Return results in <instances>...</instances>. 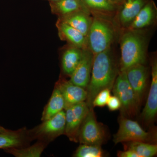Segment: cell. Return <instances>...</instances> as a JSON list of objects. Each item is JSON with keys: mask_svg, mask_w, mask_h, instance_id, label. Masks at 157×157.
I'll return each instance as SVG.
<instances>
[{"mask_svg": "<svg viewBox=\"0 0 157 157\" xmlns=\"http://www.w3.org/2000/svg\"><path fill=\"white\" fill-rule=\"evenodd\" d=\"M117 156L120 157H139V155L135 151L131 149H127L124 151L118 152Z\"/></svg>", "mask_w": 157, "mask_h": 157, "instance_id": "27", "label": "cell"}, {"mask_svg": "<svg viewBox=\"0 0 157 157\" xmlns=\"http://www.w3.org/2000/svg\"><path fill=\"white\" fill-rule=\"evenodd\" d=\"M90 12L79 10L59 19L66 22L87 36L91 24L92 20L89 16Z\"/></svg>", "mask_w": 157, "mask_h": 157, "instance_id": "16", "label": "cell"}, {"mask_svg": "<svg viewBox=\"0 0 157 157\" xmlns=\"http://www.w3.org/2000/svg\"><path fill=\"white\" fill-rule=\"evenodd\" d=\"M87 46L94 55L110 48L114 37V32L108 23L101 18H94L87 36Z\"/></svg>", "mask_w": 157, "mask_h": 157, "instance_id": "3", "label": "cell"}, {"mask_svg": "<svg viewBox=\"0 0 157 157\" xmlns=\"http://www.w3.org/2000/svg\"><path fill=\"white\" fill-rule=\"evenodd\" d=\"M52 14H56L59 17H63L79 10L90 12L82 6L80 0H58L49 2Z\"/></svg>", "mask_w": 157, "mask_h": 157, "instance_id": "18", "label": "cell"}, {"mask_svg": "<svg viewBox=\"0 0 157 157\" xmlns=\"http://www.w3.org/2000/svg\"><path fill=\"white\" fill-rule=\"evenodd\" d=\"M7 131H8V130H7V129L3 128V127L0 126V132H7Z\"/></svg>", "mask_w": 157, "mask_h": 157, "instance_id": "29", "label": "cell"}, {"mask_svg": "<svg viewBox=\"0 0 157 157\" xmlns=\"http://www.w3.org/2000/svg\"><path fill=\"white\" fill-rule=\"evenodd\" d=\"M94 57V54L89 49H82L80 62L70 76L71 82L86 89L90 78Z\"/></svg>", "mask_w": 157, "mask_h": 157, "instance_id": "9", "label": "cell"}, {"mask_svg": "<svg viewBox=\"0 0 157 157\" xmlns=\"http://www.w3.org/2000/svg\"><path fill=\"white\" fill-rule=\"evenodd\" d=\"M149 0H125L119 14L120 22L124 26H129L141 9Z\"/></svg>", "mask_w": 157, "mask_h": 157, "instance_id": "15", "label": "cell"}, {"mask_svg": "<svg viewBox=\"0 0 157 157\" xmlns=\"http://www.w3.org/2000/svg\"><path fill=\"white\" fill-rule=\"evenodd\" d=\"M105 137L104 129L97 121L93 108H90L79 129L78 142L81 144L101 146Z\"/></svg>", "mask_w": 157, "mask_h": 157, "instance_id": "7", "label": "cell"}, {"mask_svg": "<svg viewBox=\"0 0 157 157\" xmlns=\"http://www.w3.org/2000/svg\"><path fill=\"white\" fill-rule=\"evenodd\" d=\"M110 96V90L109 89H105L101 91L94 99L93 107H103L106 106Z\"/></svg>", "mask_w": 157, "mask_h": 157, "instance_id": "25", "label": "cell"}, {"mask_svg": "<svg viewBox=\"0 0 157 157\" xmlns=\"http://www.w3.org/2000/svg\"><path fill=\"white\" fill-rule=\"evenodd\" d=\"M56 27L61 39L67 41L72 46L84 49L87 46V37L66 22L59 19Z\"/></svg>", "mask_w": 157, "mask_h": 157, "instance_id": "14", "label": "cell"}, {"mask_svg": "<svg viewBox=\"0 0 157 157\" xmlns=\"http://www.w3.org/2000/svg\"><path fill=\"white\" fill-rule=\"evenodd\" d=\"M48 1L49 2H56V1H58V0H46Z\"/></svg>", "mask_w": 157, "mask_h": 157, "instance_id": "30", "label": "cell"}, {"mask_svg": "<svg viewBox=\"0 0 157 157\" xmlns=\"http://www.w3.org/2000/svg\"><path fill=\"white\" fill-rule=\"evenodd\" d=\"M82 6L88 11L109 14L117 10V6L109 0H80Z\"/></svg>", "mask_w": 157, "mask_h": 157, "instance_id": "22", "label": "cell"}, {"mask_svg": "<svg viewBox=\"0 0 157 157\" xmlns=\"http://www.w3.org/2000/svg\"><path fill=\"white\" fill-rule=\"evenodd\" d=\"M125 71L139 105L146 87L147 70L144 64H139L130 67Z\"/></svg>", "mask_w": 157, "mask_h": 157, "instance_id": "11", "label": "cell"}, {"mask_svg": "<svg viewBox=\"0 0 157 157\" xmlns=\"http://www.w3.org/2000/svg\"><path fill=\"white\" fill-rule=\"evenodd\" d=\"M82 49L72 46L65 51L62 56V66L65 74L71 76L80 62Z\"/></svg>", "mask_w": 157, "mask_h": 157, "instance_id": "20", "label": "cell"}, {"mask_svg": "<svg viewBox=\"0 0 157 157\" xmlns=\"http://www.w3.org/2000/svg\"><path fill=\"white\" fill-rule=\"evenodd\" d=\"M152 80L147 101L141 116L144 121L150 123L155 119L157 113V63L154 60L152 64Z\"/></svg>", "mask_w": 157, "mask_h": 157, "instance_id": "12", "label": "cell"}, {"mask_svg": "<svg viewBox=\"0 0 157 157\" xmlns=\"http://www.w3.org/2000/svg\"><path fill=\"white\" fill-rule=\"evenodd\" d=\"M127 147L132 150L139 155V157H152L157 153V145L143 141L128 142Z\"/></svg>", "mask_w": 157, "mask_h": 157, "instance_id": "23", "label": "cell"}, {"mask_svg": "<svg viewBox=\"0 0 157 157\" xmlns=\"http://www.w3.org/2000/svg\"><path fill=\"white\" fill-rule=\"evenodd\" d=\"M113 4L118 7H121L123 4L125 0H109Z\"/></svg>", "mask_w": 157, "mask_h": 157, "instance_id": "28", "label": "cell"}, {"mask_svg": "<svg viewBox=\"0 0 157 157\" xmlns=\"http://www.w3.org/2000/svg\"><path fill=\"white\" fill-rule=\"evenodd\" d=\"M121 71L134 65L144 64L146 58V40L140 30L130 29L123 35L121 42Z\"/></svg>", "mask_w": 157, "mask_h": 157, "instance_id": "2", "label": "cell"}, {"mask_svg": "<svg viewBox=\"0 0 157 157\" xmlns=\"http://www.w3.org/2000/svg\"><path fill=\"white\" fill-rule=\"evenodd\" d=\"M114 95L119 99L122 112L127 115H134L139 107L136 96L127 79L125 71H120L113 86Z\"/></svg>", "mask_w": 157, "mask_h": 157, "instance_id": "5", "label": "cell"}, {"mask_svg": "<svg viewBox=\"0 0 157 157\" xmlns=\"http://www.w3.org/2000/svg\"><path fill=\"white\" fill-rule=\"evenodd\" d=\"M64 101L61 93L55 86L49 101L43 109L41 120L43 121L53 117L64 109Z\"/></svg>", "mask_w": 157, "mask_h": 157, "instance_id": "19", "label": "cell"}, {"mask_svg": "<svg viewBox=\"0 0 157 157\" xmlns=\"http://www.w3.org/2000/svg\"><path fill=\"white\" fill-rule=\"evenodd\" d=\"M48 144L39 140L36 143L28 147L6 149L5 151L16 157H39Z\"/></svg>", "mask_w": 157, "mask_h": 157, "instance_id": "21", "label": "cell"}, {"mask_svg": "<svg viewBox=\"0 0 157 157\" xmlns=\"http://www.w3.org/2000/svg\"><path fill=\"white\" fill-rule=\"evenodd\" d=\"M109 110L115 111L120 109L121 103L119 99L115 95L110 96L107 104Z\"/></svg>", "mask_w": 157, "mask_h": 157, "instance_id": "26", "label": "cell"}, {"mask_svg": "<svg viewBox=\"0 0 157 157\" xmlns=\"http://www.w3.org/2000/svg\"><path fill=\"white\" fill-rule=\"evenodd\" d=\"M31 140L28 131L25 128L17 131L0 132V149L21 148L26 146Z\"/></svg>", "mask_w": 157, "mask_h": 157, "instance_id": "13", "label": "cell"}, {"mask_svg": "<svg viewBox=\"0 0 157 157\" xmlns=\"http://www.w3.org/2000/svg\"><path fill=\"white\" fill-rule=\"evenodd\" d=\"M104 152L101 146L81 144L75 151L73 156L76 157H102Z\"/></svg>", "mask_w": 157, "mask_h": 157, "instance_id": "24", "label": "cell"}, {"mask_svg": "<svg viewBox=\"0 0 157 157\" xmlns=\"http://www.w3.org/2000/svg\"><path fill=\"white\" fill-rule=\"evenodd\" d=\"M110 48L94 55L90 78L87 87L86 103L93 108V102L98 93L105 89H112L118 74Z\"/></svg>", "mask_w": 157, "mask_h": 157, "instance_id": "1", "label": "cell"}, {"mask_svg": "<svg viewBox=\"0 0 157 157\" xmlns=\"http://www.w3.org/2000/svg\"><path fill=\"white\" fill-rule=\"evenodd\" d=\"M65 128L66 113L63 110L28 131V134L32 140L36 139L49 143L60 135H65Z\"/></svg>", "mask_w": 157, "mask_h": 157, "instance_id": "4", "label": "cell"}, {"mask_svg": "<svg viewBox=\"0 0 157 157\" xmlns=\"http://www.w3.org/2000/svg\"><path fill=\"white\" fill-rule=\"evenodd\" d=\"M119 122V128L113 135V141L115 144L130 141L146 142L153 139L152 134L144 131L137 122L121 116Z\"/></svg>", "mask_w": 157, "mask_h": 157, "instance_id": "6", "label": "cell"}, {"mask_svg": "<svg viewBox=\"0 0 157 157\" xmlns=\"http://www.w3.org/2000/svg\"><path fill=\"white\" fill-rule=\"evenodd\" d=\"M155 16V6L149 0L141 9L131 24L130 29L140 30L151 24Z\"/></svg>", "mask_w": 157, "mask_h": 157, "instance_id": "17", "label": "cell"}, {"mask_svg": "<svg viewBox=\"0 0 157 157\" xmlns=\"http://www.w3.org/2000/svg\"><path fill=\"white\" fill-rule=\"evenodd\" d=\"M90 108L85 101L65 109L66 128L65 135L70 140L78 142V132Z\"/></svg>", "mask_w": 157, "mask_h": 157, "instance_id": "8", "label": "cell"}, {"mask_svg": "<svg viewBox=\"0 0 157 157\" xmlns=\"http://www.w3.org/2000/svg\"><path fill=\"white\" fill-rule=\"evenodd\" d=\"M60 91L64 101V109L86 101V90L73 84L70 80L60 79L56 84Z\"/></svg>", "mask_w": 157, "mask_h": 157, "instance_id": "10", "label": "cell"}]
</instances>
